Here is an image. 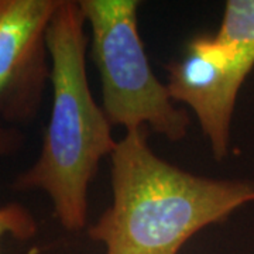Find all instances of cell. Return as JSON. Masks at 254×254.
<instances>
[{"mask_svg": "<svg viewBox=\"0 0 254 254\" xmlns=\"http://www.w3.org/2000/svg\"><path fill=\"white\" fill-rule=\"evenodd\" d=\"M110 157L112 205L88 229L105 254H178L190 237L254 202V184L184 171L155 154L147 128L126 131Z\"/></svg>", "mask_w": 254, "mask_h": 254, "instance_id": "cell-1", "label": "cell"}, {"mask_svg": "<svg viewBox=\"0 0 254 254\" xmlns=\"http://www.w3.org/2000/svg\"><path fill=\"white\" fill-rule=\"evenodd\" d=\"M79 1L60 0L47 31L53 105L34 164L18 174L14 190H41L68 232L88 222V190L100 161L116 143L112 123L92 95L86 76L89 40Z\"/></svg>", "mask_w": 254, "mask_h": 254, "instance_id": "cell-2", "label": "cell"}, {"mask_svg": "<svg viewBox=\"0 0 254 254\" xmlns=\"http://www.w3.org/2000/svg\"><path fill=\"white\" fill-rule=\"evenodd\" d=\"M91 28V54L102 86V103L112 126L147 128L178 143L190 115L171 99L153 72L138 33L137 0H79Z\"/></svg>", "mask_w": 254, "mask_h": 254, "instance_id": "cell-3", "label": "cell"}, {"mask_svg": "<svg viewBox=\"0 0 254 254\" xmlns=\"http://www.w3.org/2000/svg\"><path fill=\"white\" fill-rule=\"evenodd\" d=\"M254 68V51L215 36L190 38L180 58L167 65L171 99L193 112L215 160L229 154L237 96Z\"/></svg>", "mask_w": 254, "mask_h": 254, "instance_id": "cell-4", "label": "cell"}, {"mask_svg": "<svg viewBox=\"0 0 254 254\" xmlns=\"http://www.w3.org/2000/svg\"><path fill=\"white\" fill-rule=\"evenodd\" d=\"M60 0H0V123L27 125L50 85L47 31Z\"/></svg>", "mask_w": 254, "mask_h": 254, "instance_id": "cell-5", "label": "cell"}, {"mask_svg": "<svg viewBox=\"0 0 254 254\" xmlns=\"http://www.w3.org/2000/svg\"><path fill=\"white\" fill-rule=\"evenodd\" d=\"M23 143L24 136L18 128L0 123V158L17 153ZM36 233V219L26 206L20 203L0 206V242L6 235L18 240H28Z\"/></svg>", "mask_w": 254, "mask_h": 254, "instance_id": "cell-6", "label": "cell"}, {"mask_svg": "<svg viewBox=\"0 0 254 254\" xmlns=\"http://www.w3.org/2000/svg\"><path fill=\"white\" fill-rule=\"evenodd\" d=\"M215 36L254 51V0H227Z\"/></svg>", "mask_w": 254, "mask_h": 254, "instance_id": "cell-7", "label": "cell"}]
</instances>
